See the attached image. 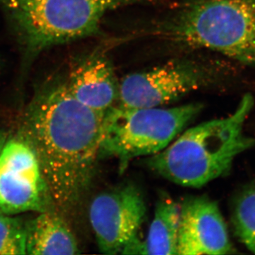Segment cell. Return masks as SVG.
I'll return each mask as SVG.
<instances>
[{"instance_id": "obj_1", "label": "cell", "mask_w": 255, "mask_h": 255, "mask_svg": "<svg viewBox=\"0 0 255 255\" xmlns=\"http://www.w3.org/2000/svg\"><path fill=\"white\" fill-rule=\"evenodd\" d=\"M105 114L79 102L58 78L41 85L23 111L19 137L36 154L62 211L76 205L91 182Z\"/></svg>"}, {"instance_id": "obj_2", "label": "cell", "mask_w": 255, "mask_h": 255, "mask_svg": "<svg viewBox=\"0 0 255 255\" xmlns=\"http://www.w3.org/2000/svg\"><path fill=\"white\" fill-rule=\"evenodd\" d=\"M253 106V97L245 95L231 116L187 129L164 150L150 156L146 164L184 187L200 188L226 175L236 157L254 145L244 130Z\"/></svg>"}, {"instance_id": "obj_3", "label": "cell", "mask_w": 255, "mask_h": 255, "mask_svg": "<svg viewBox=\"0 0 255 255\" xmlns=\"http://www.w3.org/2000/svg\"><path fill=\"white\" fill-rule=\"evenodd\" d=\"M147 0H0L19 46L21 77L53 47L97 34L111 10Z\"/></svg>"}, {"instance_id": "obj_4", "label": "cell", "mask_w": 255, "mask_h": 255, "mask_svg": "<svg viewBox=\"0 0 255 255\" xmlns=\"http://www.w3.org/2000/svg\"><path fill=\"white\" fill-rule=\"evenodd\" d=\"M152 33L179 46L214 50L255 65V0H191Z\"/></svg>"}, {"instance_id": "obj_5", "label": "cell", "mask_w": 255, "mask_h": 255, "mask_svg": "<svg viewBox=\"0 0 255 255\" xmlns=\"http://www.w3.org/2000/svg\"><path fill=\"white\" fill-rule=\"evenodd\" d=\"M202 109L199 103L170 109L114 106L104 116L99 158L117 159L124 171L132 159L150 157L164 150Z\"/></svg>"}, {"instance_id": "obj_6", "label": "cell", "mask_w": 255, "mask_h": 255, "mask_svg": "<svg viewBox=\"0 0 255 255\" xmlns=\"http://www.w3.org/2000/svg\"><path fill=\"white\" fill-rule=\"evenodd\" d=\"M219 76L216 67L202 60H171L126 76L120 82L117 105L127 108L159 107L209 86Z\"/></svg>"}, {"instance_id": "obj_7", "label": "cell", "mask_w": 255, "mask_h": 255, "mask_svg": "<svg viewBox=\"0 0 255 255\" xmlns=\"http://www.w3.org/2000/svg\"><path fill=\"white\" fill-rule=\"evenodd\" d=\"M145 214V200L135 184L128 183L96 196L90 220L101 253L135 255Z\"/></svg>"}, {"instance_id": "obj_8", "label": "cell", "mask_w": 255, "mask_h": 255, "mask_svg": "<svg viewBox=\"0 0 255 255\" xmlns=\"http://www.w3.org/2000/svg\"><path fill=\"white\" fill-rule=\"evenodd\" d=\"M52 204L36 154L21 137L10 139L0 152V211L41 213L51 211Z\"/></svg>"}, {"instance_id": "obj_9", "label": "cell", "mask_w": 255, "mask_h": 255, "mask_svg": "<svg viewBox=\"0 0 255 255\" xmlns=\"http://www.w3.org/2000/svg\"><path fill=\"white\" fill-rule=\"evenodd\" d=\"M233 251L217 203L206 196L186 198L180 205L177 255H221Z\"/></svg>"}, {"instance_id": "obj_10", "label": "cell", "mask_w": 255, "mask_h": 255, "mask_svg": "<svg viewBox=\"0 0 255 255\" xmlns=\"http://www.w3.org/2000/svg\"><path fill=\"white\" fill-rule=\"evenodd\" d=\"M65 80L70 93L89 108L105 113L118 103L120 82L102 50L74 60Z\"/></svg>"}, {"instance_id": "obj_11", "label": "cell", "mask_w": 255, "mask_h": 255, "mask_svg": "<svg viewBox=\"0 0 255 255\" xmlns=\"http://www.w3.org/2000/svg\"><path fill=\"white\" fill-rule=\"evenodd\" d=\"M26 226V254H79L78 242L70 228L53 211L40 213Z\"/></svg>"}, {"instance_id": "obj_12", "label": "cell", "mask_w": 255, "mask_h": 255, "mask_svg": "<svg viewBox=\"0 0 255 255\" xmlns=\"http://www.w3.org/2000/svg\"><path fill=\"white\" fill-rule=\"evenodd\" d=\"M180 205L168 196L157 201L154 219L143 241L144 255H177Z\"/></svg>"}, {"instance_id": "obj_13", "label": "cell", "mask_w": 255, "mask_h": 255, "mask_svg": "<svg viewBox=\"0 0 255 255\" xmlns=\"http://www.w3.org/2000/svg\"><path fill=\"white\" fill-rule=\"evenodd\" d=\"M232 224L239 241L255 254V180L245 186L235 199Z\"/></svg>"}, {"instance_id": "obj_14", "label": "cell", "mask_w": 255, "mask_h": 255, "mask_svg": "<svg viewBox=\"0 0 255 255\" xmlns=\"http://www.w3.org/2000/svg\"><path fill=\"white\" fill-rule=\"evenodd\" d=\"M0 211V255L26 254V226Z\"/></svg>"}, {"instance_id": "obj_15", "label": "cell", "mask_w": 255, "mask_h": 255, "mask_svg": "<svg viewBox=\"0 0 255 255\" xmlns=\"http://www.w3.org/2000/svg\"><path fill=\"white\" fill-rule=\"evenodd\" d=\"M6 138H7V134L4 130H0V152L2 150L3 147L6 142Z\"/></svg>"}, {"instance_id": "obj_16", "label": "cell", "mask_w": 255, "mask_h": 255, "mask_svg": "<svg viewBox=\"0 0 255 255\" xmlns=\"http://www.w3.org/2000/svg\"><path fill=\"white\" fill-rule=\"evenodd\" d=\"M0 63H1V62H0ZM0 64H1V63H0ZM0 68H1V65H0Z\"/></svg>"}]
</instances>
